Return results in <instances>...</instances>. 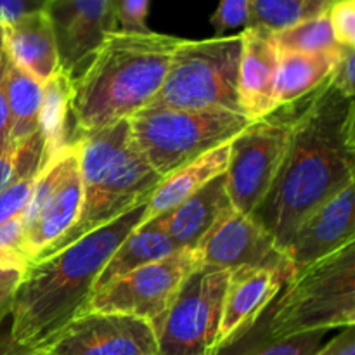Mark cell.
Instances as JSON below:
<instances>
[{"label": "cell", "mask_w": 355, "mask_h": 355, "mask_svg": "<svg viewBox=\"0 0 355 355\" xmlns=\"http://www.w3.org/2000/svg\"><path fill=\"white\" fill-rule=\"evenodd\" d=\"M315 355H355V329L343 328L342 333L321 347Z\"/></svg>", "instance_id": "74e56055"}, {"label": "cell", "mask_w": 355, "mask_h": 355, "mask_svg": "<svg viewBox=\"0 0 355 355\" xmlns=\"http://www.w3.org/2000/svg\"><path fill=\"white\" fill-rule=\"evenodd\" d=\"M21 277H23V270L2 269L0 267V322L10 314Z\"/></svg>", "instance_id": "8d00e7d4"}, {"label": "cell", "mask_w": 355, "mask_h": 355, "mask_svg": "<svg viewBox=\"0 0 355 355\" xmlns=\"http://www.w3.org/2000/svg\"><path fill=\"white\" fill-rule=\"evenodd\" d=\"M148 12L149 0H118L116 17L118 30L128 33H148Z\"/></svg>", "instance_id": "836d02e7"}, {"label": "cell", "mask_w": 355, "mask_h": 355, "mask_svg": "<svg viewBox=\"0 0 355 355\" xmlns=\"http://www.w3.org/2000/svg\"><path fill=\"white\" fill-rule=\"evenodd\" d=\"M31 262L21 217L0 225V267L24 270Z\"/></svg>", "instance_id": "f1b7e54d"}, {"label": "cell", "mask_w": 355, "mask_h": 355, "mask_svg": "<svg viewBox=\"0 0 355 355\" xmlns=\"http://www.w3.org/2000/svg\"><path fill=\"white\" fill-rule=\"evenodd\" d=\"M118 0H47L59 68L71 80L82 75L104 38L118 30Z\"/></svg>", "instance_id": "4fadbf2b"}, {"label": "cell", "mask_w": 355, "mask_h": 355, "mask_svg": "<svg viewBox=\"0 0 355 355\" xmlns=\"http://www.w3.org/2000/svg\"><path fill=\"white\" fill-rule=\"evenodd\" d=\"M6 90L10 113V141L21 146L38 132V114L42 104V83L17 68L6 54Z\"/></svg>", "instance_id": "cb8c5ba5"}, {"label": "cell", "mask_w": 355, "mask_h": 355, "mask_svg": "<svg viewBox=\"0 0 355 355\" xmlns=\"http://www.w3.org/2000/svg\"><path fill=\"white\" fill-rule=\"evenodd\" d=\"M241 58L238 69V101L241 113L255 121L276 110L277 58L272 31L248 26L241 31Z\"/></svg>", "instance_id": "e0dca14e"}, {"label": "cell", "mask_w": 355, "mask_h": 355, "mask_svg": "<svg viewBox=\"0 0 355 355\" xmlns=\"http://www.w3.org/2000/svg\"><path fill=\"white\" fill-rule=\"evenodd\" d=\"M3 42L7 58L42 85L59 69L54 30L45 10L3 26Z\"/></svg>", "instance_id": "d6986e66"}, {"label": "cell", "mask_w": 355, "mask_h": 355, "mask_svg": "<svg viewBox=\"0 0 355 355\" xmlns=\"http://www.w3.org/2000/svg\"><path fill=\"white\" fill-rule=\"evenodd\" d=\"M193 252L198 266L217 270L290 262L276 248L270 236L250 215L241 214L232 205L218 215Z\"/></svg>", "instance_id": "5bb4252c"}, {"label": "cell", "mask_w": 355, "mask_h": 355, "mask_svg": "<svg viewBox=\"0 0 355 355\" xmlns=\"http://www.w3.org/2000/svg\"><path fill=\"white\" fill-rule=\"evenodd\" d=\"M229 205L231 200L225 189V179L220 175L173 210L144 224H151L165 232L180 250H194Z\"/></svg>", "instance_id": "ac0fdd59"}, {"label": "cell", "mask_w": 355, "mask_h": 355, "mask_svg": "<svg viewBox=\"0 0 355 355\" xmlns=\"http://www.w3.org/2000/svg\"><path fill=\"white\" fill-rule=\"evenodd\" d=\"M44 142L40 134L21 144L10 153L0 155V189L12 184L14 180L26 175H35L42 170Z\"/></svg>", "instance_id": "83f0119b"}, {"label": "cell", "mask_w": 355, "mask_h": 355, "mask_svg": "<svg viewBox=\"0 0 355 355\" xmlns=\"http://www.w3.org/2000/svg\"><path fill=\"white\" fill-rule=\"evenodd\" d=\"M239 58V33L205 40L182 38L173 52L162 89L148 106L241 113L238 101Z\"/></svg>", "instance_id": "5b68a950"}, {"label": "cell", "mask_w": 355, "mask_h": 355, "mask_svg": "<svg viewBox=\"0 0 355 355\" xmlns=\"http://www.w3.org/2000/svg\"><path fill=\"white\" fill-rule=\"evenodd\" d=\"M355 184V103L326 80L304 97L283 163L250 217L284 253L300 222Z\"/></svg>", "instance_id": "6da1fadb"}, {"label": "cell", "mask_w": 355, "mask_h": 355, "mask_svg": "<svg viewBox=\"0 0 355 355\" xmlns=\"http://www.w3.org/2000/svg\"><path fill=\"white\" fill-rule=\"evenodd\" d=\"M355 47H342L336 51L328 83L345 97L354 99L355 96Z\"/></svg>", "instance_id": "d6a6232c"}, {"label": "cell", "mask_w": 355, "mask_h": 355, "mask_svg": "<svg viewBox=\"0 0 355 355\" xmlns=\"http://www.w3.org/2000/svg\"><path fill=\"white\" fill-rule=\"evenodd\" d=\"M198 267L193 250H179L101 286L85 311L134 315L158 331L182 281Z\"/></svg>", "instance_id": "30bf717a"}, {"label": "cell", "mask_w": 355, "mask_h": 355, "mask_svg": "<svg viewBox=\"0 0 355 355\" xmlns=\"http://www.w3.org/2000/svg\"><path fill=\"white\" fill-rule=\"evenodd\" d=\"M146 203L148 200L61 252L30 262L10 309L3 354L28 355L40 350L85 311L107 260L144 222Z\"/></svg>", "instance_id": "7a4b0ae2"}, {"label": "cell", "mask_w": 355, "mask_h": 355, "mask_svg": "<svg viewBox=\"0 0 355 355\" xmlns=\"http://www.w3.org/2000/svg\"><path fill=\"white\" fill-rule=\"evenodd\" d=\"M293 274L290 262L231 270L222 305L217 349L252 328Z\"/></svg>", "instance_id": "2e32d148"}, {"label": "cell", "mask_w": 355, "mask_h": 355, "mask_svg": "<svg viewBox=\"0 0 355 355\" xmlns=\"http://www.w3.org/2000/svg\"><path fill=\"white\" fill-rule=\"evenodd\" d=\"M37 175L38 173L21 177V179L14 180L12 184L0 189V225L24 214Z\"/></svg>", "instance_id": "f546056e"}, {"label": "cell", "mask_w": 355, "mask_h": 355, "mask_svg": "<svg viewBox=\"0 0 355 355\" xmlns=\"http://www.w3.org/2000/svg\"><path fill=\"white\" fill-rule=\"evenodd\" d=\"M336 51L318 52V54L279 51L276 90H274L276 106L293 104L318 90L328 80Z\"/></svg>", "instance_id": "7402d4cb"}, {"label": "cell", "mask_w": 355, "mask_h": 355, "mask_svg": "<svg viewBox=\"0 0 355 355\" xmlns=\"http://www.w3.org/2000/svg\"><path fill=\"white\" fill-rule=\"evenodd\" d=\"M302 104L304 99L276 107L252 121L229 144L225 189L231 205L241 214H252L272 186Z\"/></svg>", "instance_id": "52a82bcc"}, {"label": "cell", "mask_w": 355, "mask_h": 355, "mask_svg": "<svg viewBox=\"0 0 355 355\" xmlns=\"http://www.w3.org/2000/svg\"><path fill=\"white\" fill-rule=\"evenodd\" d=\"M3 352H2V345H0V355H2Z\"/></svg>", "instance_id": "ab89813d"}, {"label": "cell", "mask_w": 355, "mask_h": 355, "mask_svg": "<svg viewBox=\"0 0 355 355\" xmlns=\"http://www.w3.org/2000/svg\"><path fill=\"white\" fill-rule=\"evenodd\" d=\"M28 355H158V340L155 328L134 315L83 311Z\"/></svg>", "instance_id": "7c38bea8"}, {"label": "cell", "mask_w": 355, "mask_h": 355, "mask_svg": "<svg viewBox=\"0 0 355 355\" xmlns=\"http://www.w3.org/2000/svg\"><path fill=\"white\" fill-rule=\"evenodd\" d=\"M229 274L198 266L182 281L156 331L158 355H215Z\"/></svg>", "instance_id": "ba28073f"}, {"label": "cell", "mask_w": 355, "mask_h": 355, "mask_svg": "<svg viewBox=\"0 0 355 355\" xmlns=\"http://www.w3.org/2000/svg\"><path fill=\"white\" fill-rule=\"evenodd\" d=\"M179 250V246L158 227L151 224H141L121 241L116 252L107 260L106 267L97 279L96 291L110 281L125 276V274L132 272L139 267L166 259Z\"/></svg>", "instance_id": "603a6c76"}, {"label": "cell", "mask_w": 355, "mask_h": 355, "mask_svg": "<svg viewBox=\"0 0 355 355\" xmlns=\"http://www.w3.org/2000/svg\"><path fill=\"white\" fill-rule=\"evenodd\" d=\"M71 99L73 80L59 68L42 85V104L38 114V132L44 142L42 168L71 144L68 132Z\"/></svg>", "instance_id": "44dd1931"}, {"label": "cell", "mask_w": 355, "mask_h": 355, "mask_svg": "<svg viewBox=\"0 0 355 355\" xmlns=\"http://www.w3.org/2000/svg\"><path fill=\"white\" fill-rule=\"evenodd\" d=\"M272 37L277 51L318 54V52H333L340 47L333 37L331 24L326 14L276 31Z\"/></svg>", "instance_id": "4316f807"}, {"label": "cell", "mask_w": 355, "mask_h": 355, "mask_svg": "<svg viewBox=\"0 0 355 355\" xmlns=\"http://www.w3.org/2000/svg\"><path fill=\"white\" fill-rule=\"evenodd\" d=\"M3 55H6V42H3V26H0V64L3 61Z\"/></svg>", "instance_id": "f35d334b"}, {"label": "cell", "mask_w": 355, "mask_h": 355, "mask_svg": "<svg viewBox=\"0 0 355 355\" xmlns=\"http://www.w3.org/2000/svg\"><path fill=\"white\" fill-rule=\"evenodd\" d=\"M47 0H0V26H9L30 14L45 10Z\"/></svg>", "instance_id": "e575fe53"}, {"label": "cell", "mask_w": 355, "mask_h": 355, "mask_svg": "<svg viewBox=\"0 0 355 355\" xmlns=\"http://www.w3.org/2000/svg\"><path fill=\"white\" fill-rule=\"evenodd\" d=\"M326 16L336 44L355 47V0H333Z\"/></svg>", "instance_id": "1f68e13d"}, {"label": "cell", "mask_w": 355, "mask_h": 355, "mask_svg": "<svg viewBox=\"0 0 355 355\" xmlns=\"http://www.w3.org/2000/svg\"><path fill=\"white\" fill-rule=\"evenodd\" d=\"M128 120L137 151L162 177L231 142L252 120L241 113L186 111L146 106Z\"/></svg>", "instance_id": "8992f818"}, {"label": "cell", "mask_w": 355, "mask_h": 355, "mask_svg": "<svg viewBox=\"0 0 355 355\" xmlns=\"http://www.w3.org/2000/svg\"><path fill=\"white\" fill-rule=\"evenodd\" d=\"M162 179L163 177L156 173L144 156L137 151L132 137H128L127 144L120 149L99 182L83 193L75 224L58 241L42 250L31 262L61 252L83 236L116 220L118 217L148 200Z\"/></svg>", "instance_id": "9c48e42d"}, {"label": "cell", "mask_w": 355, "mask_h": 355, "mask_svg": "<svg viewBox=\"0 0 355 355\" xmlns=\"http://www.w3.org/2000/svg\"><path fill=\"white\" fill-rule=\"evenodd\" d=\"M229 144L231 142L210 149L200 158L193 159L187 165L163 177L155 191L149 194L148 203H146L144 222L153 220V218L173 210L177 205L196 194L211 180L224 175L229 163Z\"/></svg>", "instance_id": "ffe728a7"}, {"label": "cell", "mask_w": 355, "mask_h": 355, "mask_svg": "<svg viewBox=\"0 0 355 355\" xmlns=\"http://www.w3.org/2000/svg\"><path fill=\"white\" fill-rule=\"evenodd\" d=\"M328 331L304 333L290 338H269L255 324L225 345L215 355H315L324 345Z\"/></svg>", "instance_id": "d4e9b609"}, {"label": "cell", "mask_w": 355, "mask_h": 355, "mask_svg": "<svg viewBox=\"0 0 355 355\" xmlns=\"http://www.w3.org/2000/svg\"><path fill=\"white\" fill-rule=\"evenodd\" d=\"M182 38L173 35H107L82 75L73 80V142L127 120L153 103Z\"/></svg>", "instance_id": "3957f363"}, {"label": "cell", "mask_w": 355, "mask_h": 355, "mask_svg": "<svg viewBox=\"0 0 355 355\" xmlns=\"http://www.w3.org/2000/svg\"><path fill=\"white\" fill-rule=\"evenodd\" d=\"M355 184L336 193L300 222L284 255L295 272L355 241Z\"/></svg>", "instance_id": "9a60e30c"}, {"label": "cell", "mask_w": 355, "mask_h": 355, "mask_svg": "<svg viewBox=\"0 0 355 355\" xmlns=\"http://www.w3.org/2000/svg\"><path fill=\"white\" fill-rule=\"evenodd\" d=\"M82 196L78 148L69 144L38 172L26 210L21 215L31 260L75 224Z\"/></svg>", "instance_id": "8fae6325"}, {"label": "cell", "mask_w": 355, "mask_h": 355, "mask_svg": "<svg viewBox=\"0 0 355 355\" xmlns=\"http://www.w3.org/2000/svg\"><path fill=\"white\" fill-rule=\"evenodd\" d=\"M250 17H252L250 0H220L210 19L215 37H225L227 31L236 30V28H248Z\"/></svg>", "instance_id": "4dcf8cb0"}, {"label": "cell", "mask_w": 355, "mask_h": 355, "mask_svg": "<svg viewBox=\"0 0 355 355\" xmlns=\"http://www.w3.org/2000/svg\"><path fill=\"white\" fill-rule=\"evenodd\" d=\"M255 326L276 340L355 326V241L295 272Z\"/></svg>", "instance_id": "277c9868"}, {"label": "cell", "mask_w": 355, "mask_h": 355, "mask_svg": "<svg viewBox=\"0 0 355 355\" xmlns=\"http://www.w3.org/2000/svg\"><path fill=\"white\" fill-rule=\"evenodd\" d=\"M6 55H3V61L0 64V155L3 153L14 151L19 146L12 144L10 141V130H12V125H10V113H9V103H7V90H6Z\"/></svg>", "instance_id": "d590c367"}, {"label": "cell", "mask_w": 355, "mask_h": 355, "mask_svg": "<svg viewBox=\"0 0 355 355\" xmlns=\"http://www.w3.org/2000/svg\"><path fill=\"white\" fill-rule=\"evenodd\" d=\"M2 355H7V354H2Z\"/></svg>", "instance_id": "60d3db41"}, {"label": "cell", "mask_w": 355, "mask_h": 355, "mask_svg": "<svg viewBox=\"0 0 355 355\" xmlns=\"http://www.w3.org/2000/svg\"><path fill=\"white\" fill-rule=\"evenodd\" d=\"M333 0H250V26L276 31L328 12Z\"/></svg>", "instance_id": "484cf974"}]
</instances>
